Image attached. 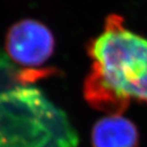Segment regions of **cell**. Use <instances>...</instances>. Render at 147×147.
I'll return each mask as SVG.
<instances>
[{
  "instance_id": "obj_1",
  "label": "cell",
  "mask_w": 147,
  "mask_h": 147,
  "mask_svg": "<svg viewBox=\"0 0 147 147\" xmlns=\"http://www.w3.org/2000/svg\"><path fill=\"white\" fill-rule=\"evenodd\" d=\"M87 52L92 65L83 93L91 107L123 115L131 101L147 104V38L129 30L122 16H106Z\"/></svg>"
},
{
  "instance_id": "obj_2",
  "label": "cell",
  "mask_w": 147,
  "mask_h": 147,
  "mask_svg": "<svg viewBox=\"0 0 147 147\" xmlns=\"http://www.w3.org/2000/svg\"><path fill=\"white\" fill-rule=\"evenodd\" d=\"M77 137L63 113L37 89L0 92V147H74Z\"/></svg>"
},
{
  "instance_id": "obj_3",
  "label": "cell",
  "mask_w": 147,
  "mask_h": 147,
  "mask_svg": "<svg viewBox=\"0 0 147 147\" xmlns=\"http://www.w3.org/2000/svg\"><path fill=\"white\" fill-rule=\"evenodd\" d=\"M55 39L48 27L33 18H24L9 28L5 37L8 57L25 69H39L52 56Z\"/></svg>"
},
{
  "instance_id": "obj_4",
  "label": "cell",
  "mask_w": 147,
  "mask_h": 147,
  "mask_svg": "<svg viewBox=\"0 0 147 147\" xmlns=\"http://www.w3.org/2000/svg\"><path fill=\"white\" fill-rule=\"evenodd\" d=\"M139 143L137 126L123 115H106L92 128V147H139Z\"/></svg>"
}]
</instances>
